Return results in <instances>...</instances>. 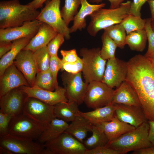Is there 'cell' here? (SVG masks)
<instances>
[{
	"label": "cell",
	"mask_w": 154,
	"mask_h": 154,
	"mask_svg": "<svg viewBox=\"0 0 154 154\" xmlns=\"http://www.w3.org/2000/svg\"><path fill=\"white\" fill-rule=\"evenodd\" d=\"M126 80L138 97L148 121H154V65L147 57L140 54L127 62Z\"/></svg>",
	"instance_id": "obj_1"
},
{
	"label": "cell",
	"mask_w": 154,
	"mask_h": 154,
	"mask_svg": "<svg viewBox=\"0 0 154 154\" xmlns=\"http://www.w3.org/2000/svg\"><path fill=\"white\" fill-rule=\"evenodd\" d=\"M40 12L19 0L0 2V28L20 26L25 22L36 19Z\"/></svg>",
	"instance_id": "obj_2"
},
{
	"label": "cell",
	"mask_w": 154,
	"mask_h": 154,
	"mask_svg": "<svg viewBox=\"0 0 154 154\" xmlns=\"http://www.w3.org/2000/svg\"><path fill=\"white\" fill-rule=\"evenodd\" d=\"M131 3L127 1L117 8H101L92 13L89 15L91 20L87 27L88 34L95 37L100 30L120 23L129 15Z\"/></svg>",
	"instance_id": "obj_3"
},
{
	"label": "cell",
	"mask_w": 154,
	"mask_h": 154,
	"mask_svg": "<svg viewBox=\"0 0 154 154\" xmlns=\"http://www.w3.org/2000/svg\"><path fill=\"white\" fill-rule=\"evenodd\" d=\"M149 130L148 122H144L134 129L109 141L106 145L119 151L121 154L151 146L148 139Z\"/></svg>",
	"instance_id": "obj_4"
},
{
	"label": "cell",
	"mask_w": 154,
	"mask_h": 154,
	"mask_svg": "<svg viewBox=\"0 0 154 154\" xmlns=\"http://www.w3.org/2000/svg\"><path fill=\"white\" fill-rule=\"evenodd\" d=\"M100 50L99 48H83L80 50L83 63L82 74L88 84L94 81H102V80L107 60L101 57Z\"/></svg>",
	"instance_id": "obj_5"
},
{
	"label": "cell",
	"mask_w": 154,
	"mask_h": 154,
	"mask_svg": "<svg viewBox=\"0 0 154 154\" xmlns=\"http://www.w3.org/2000/svg\"><path fill=\"white\" fill-rule=\"evenodd\" d=\"M44 145V154H85L87 150L83 143L65 132Z\"/></svg>",
	"instance_id": "obj_6"
},
{
	"label": "cell",
	"mask_w": 154,
	"mask_h": 154,
	"mask_svg": "<svg viewBox=\"0 0 154 154\" xmlns=\"http://www.w3.org/2000/svg\"><path fill=\"white\" fill-rule=\"evenodd\" d=\"M60 0L47 1L36 19L47 24L68 40L70 38V28L61 16L60 9Z\"/></svg>",
	"instance_id": "obj_7"
},
{
	"label": "cell",
	"mask_w": 154,
	"mask_h": 154,
	"mask_svg": "<svg viewBox=\"0 0 154 154\" xmlns=\"http://www.w3.org/2000/svg\"><path fill=\"white\" fill-rule=\"evenodd\" d=\"M23 113L13 117L9 127V134L34 140L38 139L46 128Z\"/></svg>",
	"instance_id": "obj_8"
},
{
	"label": "cell",
	"mask_w": 154,
	"mask_h": 154,
	"mask_svg": "<svg viewBox=\"0 0 154 154\" xmlns=\"http://www.w3.org/2000/svg\"><path fill=\"white\" fill-rule=\"evenodd\" d=\"M114 91L102 81L92 82L88 85L84 102L93 109L104 107L112 102Z\"/></svg>",
	"instance_id": "obj_9"
},
{
	"label": "cell",
	"mask_w": 154,
	"mask_h": 154,
	"mask_svg": "<svg viewBox=\"0 0 154 154\" xmlns=\"http://www.w3.org/2000/svg\"><path fill=\"white\" fill-rule=\"evenodd\" d=\"M0 146L17 154H44V144L31 139L8 134L0 136Z\"/></svg>",
	"instance_id": "obj_10"
},
{
	"label": "cell",
	"mask_w": 154,
	"mask_h": 154,
	"mask_svg": "<svg viewBox=\"0 0 154 154\" xmlns=\"http://www.w3.org/2000/svg\"><path fill=\"white\" fill-rule=\"evenodd\" d=\"M23 113L46 128L51 120L56 118L54 114V106L28 96L25 101Z\"/></svg>",
	"instance_id": "obj_11"
},
{
	"label": "cell",
	"mask_w": 154,
	"mask_h": 154,
	"mask_svg": "<svg viewBox=\"0 0 154 154\" xmlns=\"http://www.w3.org/2000/svg\"><path fill=\"white\" fill-rule=\"evenodd\" d=\"M82 72L72 74L64 72L61 75L66 96L68 101L74 102L78 105L84 102L88 84L84 82Z\"/></svg>",
	"instance_id": "obj_12"
},
{
	"label": "cell",
	"mask_w": 154,
	"mask_h": 154,
	"mask_svg": "<svg viewBox=\"0 0 154 154\" xmlns=\"http://www.w3.org/2000/svg\"><path fill=\"white\" fill-rule=\"evenodd\" d=\"M127 70V62L116 57L109 59L102 82L111 88H117L125 80Z\"/></svg>",
	"instance_id": "obj_13"
},
{
	"label": "cell",
	"mask_w": 154,
	"mask_h": 154,
	"mask_svg": "<svg viewBox=\"0 0 154 154\" xmlns=\"http://www.w3.org/2000/svg\"><path fill=\"white\" fill-rule=\"evenodd\" d=\"M28 96L19 88L14 89L0 97V112L13 117L23 113L25 101Z\"/></svg>",
	"instance_id": "obj_14"
},
{
	"label": "cell",
	"mask_w": 154,
	"mask_h": 154,
	"mask_svg": "<svg viewBox=\"0 0 154 154\" xmlns=\"http://www.w3.org/2000/svg\"><path fill=\"white\" fill-rule=\"evenodd\" d=\"M42 22L35 19L25 22L21 26L0 29V42H12L23 38L31 39Z\"/></svg>",
	"instance_id": "obj_15"
},
{
	"label": "cell",
	"mask_w": 154,
	"mask_h": 154,
	"mask_svg": "<svg viewBox=\"0 0 154 154\" xmlns=\"http://www.w3.org/2000/svg\"><path fill=\"white\" fill-rule=\"evenodd\" d=\"M19 88L28 96L37 98L50 105L54 106L61 102L68 101L65 89L59 86L54 91L44 90L35 86H24Z\"/></svg>",
	"instance_id": "obj_16"
},
{
	"label": "cell",
	"mask_w": 154,
	"mask_h": 154,
	"mask_svg": "<svg viewBox=\"0 0 154 154\" xmlns=\"http://www.w3.org/2000/svg\"><path fill=\"white\" fill-rule=\"evenodd\" d=\"M0 77V97L14 89L24 86H30L14 63L5 69Z\"/></svg>",
	"instance_id": "obj_17"
},
{
	"label": "cell",
	"mask_w": 154,
	"mask_h": 154,
	"mask_svg": "<svg viewBox=\"0 0 154 154\" xmlns=\"http://www.w3.org/2000/svg\"><path fill=\"white\" fill-rule=\"evenodd\" d=\"M13 63L24 76L30 86H33L38 72L33 52L23 49L17 55Z\"/></svg>",
	"instance_id": "obj_18"
},
{
	"label": "cell",
	"mask_w": 154,
	"mask_h": 154,
	"mask_svg": "<svg viewBox=\"0 0 154 154\" xmlns=\"http://www.w3.org/2000/svg\"><path fill=\"white\" fill-rule=\"evenodd\" d=\"M115 114L121 121L137 128L148 121L141 107L115 104Z\"/></svg>",
	"instance_id": "obj_19"
},
{
	"label": "cell",
	"mask_w": 154,
	"mask_h": 154,
	"mask_svg": "<svg viewBox=\"0 0 154 154\" xmlns=\"http://www.w3.org/2000/svg\"><path fill=\"white\" fill-rule=\"evenodd\" d=\"M112 102L114 104L141 107L137 94L133 88L126 80L116 88Z\"/></svg>",
	"instance_id": "obj_20"
},
{
	"label": "cell",
	"mask_w": 154,
	"mask_h": 154,
	"mask_svg": "<svg viewBox=\"0 0 154 154\" xmlns=\"http://www.w3.org/2000/svg\"><path fill=\"white\" fill-rule=\"evenodd\" d=\"M58 33L50 26L42 23L37 33L23 49L34 52L40 48L46 46Z\"/></svg>",
	"instance_id": "obj_21"
},
{
	"label": "cell",
	"mask_w": 154,
	"mask_h": 154,
	"mask_svg": "<svg viewBox=\"0 0 154 154\" xmlns=\"http://www.w3.org/2000/svg\"><path fill=\"white\" fill-rule=\"evenodd\" d=\"M97 125L104 132L109 141L135 128L134 127L120 121L115 114L110 121L104 122Z\"/></svg>",
	"instance_id": "obj_22"
},
{
	"label": "cell",
	"mask_w": 154,
	"mask_h": 154,
	"mask_svg": "<svg viewBox=\"0 0 154 154\" xmlns=\"http://www.w3.org/2000/svg\"><path fill=\"white\" fill-rule=\"evenodd\" d=\"M115 104L111 102L91 111L84 112L80 111L77 115L86 119L92 125H97L111 120L115 115Z\"/></svg>",
	"instance_id": "obj_23"
},
{
	"label": "cell",
	"mask_w": 154,
	"mask_h": 154,
	"mask_svg": "<svg viewBox=\"0 0 154 154\" xmlns=\"http://www.w3.org/2000/svg\"><path fill=\"white\" fill-rule=\"evenodd\" d=\"M81 7L74 17L73 25L70 28V33L78 30L82 31L86 26V17L100 9L105 7L106 4L102 3L98 4H91L87 0H81Z\"/></svg>",
	"instance_id": "obj_24"
},
{
	"label": "cell",
	"mask_w": 154,
	"mask_h": 154,
	"mask_svg": "<svg viewBox=\"0 0 154 154\" xmlns=\"http://www.w3.org/2000/svg\"><path fill=\"white\" fill-rule=\"evenodd\" d=\"M93 125L84 117L77 115L65 131L83 143L88 133L91 131Z\"/></svg>",
	"instance_id": "obj_25"
},
{
	"label": "cell",
	"mask_w": 154,
	"mask_h": 154,
	"mask_svg": "<svg viewBox=\"0 0 154 154\" xmlns=\"http://www.w3.org/2000/svg\"><path fill=\"white\" fill-rule=\"evenodd\" d=\"M68 125V122L55 118L42 131L38 140L40 143H45L53 139L64 132Z\"/></svg>",
	"instance_id": "obj_26"
},
{
	"label": "cell",
	"mask_w": 154,
	"mask_h": 154,
	"mask_svg": "<svg viewBox=\"0 0 154 154\" xmlns=\"http://www.w3.org/2000/svg\"><path fill=\"white\" fill-rule=\"evenodd\" d=\"M79 105L74 102H62L54 106V114L56 118L67 122H72L80 110Z\"/></svg>",
	"instance_id": "obj_27"
},
{
	"label": "cell",
	"mask_w": 154,
	"mask_h": 154,
	"mask_svg": "<svg viewBox=\"0 0 154 154\" xmlns=\"http://www.w3.org/2000/svg\"><path fill=\"white\" fill-rule=\"evenodd\" d=\"M31 39L25 38L12 41L13 45L11 49L0 58V76L8 66L13 63L17 55L28 44Z\"/></svg>",
	"instance_id": "obj_28"
},
{
	"label": "cell",
	"mask_w": 154,
	"mask_h": 154,
	"mask_svg": "<svg viewBox=\"0 0 154 154\" xmlns=\"http://www.w3.org/2000/svg\"><path fill=\"white\" fill-rule=\"evenodd\" d=\"M147 40V35L145 29L137 30L126 35L125 44L131 50L142 52L145 48Z\"/></svg>",
	"instance_id": "obj_29"
},
{
	"label": "cell",
	"mask_w": 154,
	"mask_h": 154,
	"mask_svg": "<svg viewBox=\"0 0 154 154\" xmlns=\"http://www.w3.org/2000/svg\"><path fill=\"white\" fill-rule=\"evenodd\" d=\"M92 135L84 141L83 144L87 149L106 145L109 141L101 129L98 126L93 125Z\"/></svg>",
	"instance_id": "obj_30"
},
{
	"label": "cell",
	"mask_w": 154,
	"mask_h": 154,
	"mask_svg": "<svg viewBox=\"0 0 154 154\" xmlns=\"http://www.w3.org/2000/svg\"><path fill=\"white\" fill-rule=\"evenodd\" d=\"M44 90L54 91L58 86L55 82L50 70L38 72L36 75L33 86Z\"/></svg>",
	"instance_id": "obj_31"
},
{
	"label": "cell",
	"mask_w": 154,
	"mask_h": 154,
	"mask_svg": "<svg viewBox=\"0 0 154 154\" xmlns=\"http://www.w3.org/2000/svg\"><path fill=\"white\" fill-rule=\"evenodd\" d=\"M104 32L115 42L117 47L123 49L126 45V32L120 23L108 27L104 29Z\"/></svg>",
	"instance_id": "obj_32"
},
{
	"label": "cell",
	"mask_w": 154,
	"mask_h": 154,
	"mask_svg": "<svg viewBox=\"0 0 154 154\" xmlns=\"http://www.w3.org/2000/svg\"><path fill=\"white\" fill-rule=\"evenodd\" d=\"M81 4V0H65L64 4L60 13L62 18L67 26L71 21H73Z\"/></svg>",
	"instance_id": "obj_33"
},
{
	"label": "cell",
	"mask_w": 154,
	"mask_h": 154,
	"mask_svg": "<svg viewBox=\"0 0 154 154\" xmlns=\"http://www.w3.org/2000/svg\"><path fill=\"white\" fill-rule=\"evenodd\" d=\"M101 39L102 46L100 54L102 58L106 60L115 58V52L117 47V44L104 32Z\"/></svg>",
	"instance_id": "obj_34"
},
{
	"label": "cell",
	"mask_w": 154,
	"mask_h": 154,
	"mask_svg": "<svg viewBox=\"0 0 154 154\" xmlns=\"http://www.w3.org/2000/svg\"><path fill=\"white\" fill-rule=\"evenodd\" d=\"M146 22V19L129 15L120 23L124 28L127 35L136 30L144 29Z\"/></svg>",
	"instance_id": "obj_35"
},
{
	"label": "cell",
	"mask_w": 154,
	"mask_h": 154,
	"mask_svg": "<svg viewBox=\"0 0 154 154\" xmlns=\"http://www.w3.org/2000/svg\"><path fill=\"white\" fill-rule=\"evenodd\" d=\"M33 52L38 72L49 70L50 56L47 50L46 46L40 48Z\"/></svg>",
	"instance_id": "obj_36"
},
{
	"label": "cell",
	"mask_w": 154,
	"mask_h": 154,
	"mask_svg": "<svg viewBox=\"0 0 154 154\" xmlns=\"http://www.w3.org/2000/svg\"><path fill=\"white\" fill-rule=\"evenodd\" d=\"M151 18L146 19L145 28L147 33L148 46L147 50L144 56L147 58L154 55V32L151 27Z\"/></svg>",
	"instance_id": "obj_37"
},
{
	"label": "cell",
	"mask_w": 154,
	"mask_h": 154,
	"mask_svg": "<svg viewBox=\"0 0 154 154\" xmlns=\"http://www.w3.org/2000/svg\"><path fill=\"white\" fill-rule=\"evenodd\" d=\"M64 37L62 34L58 33L46 46V49L50 56L57 55L59 48L64 41Z\"/></svg>",
	"instance_id": "obj_38"
},
{
	"label": "cell",
	"mask_w": 154,
	"mask_h": 154,
	"mask_svg": "<svg viewBox=\"0 0 154 154\" xmlns=\"http://www.w3.org/2000/svg\"><path fill=\"white\" fill-rule=\"evenodd\" d=\"M62 65V59L59 58L58 55L51 56L50 58L49 70L53 77L54 80L57 84V76L59 71L61 69Z\"/></svg>",
	"instance_id": "obj_39"
},
{
	"label": "cell",
	"mask_w": 154,
	"mask_h": 154,
	"mask_svg": "<svg viewBox=\"0 0 154 154\" xmlns=\"http://www.w3.org/2000/svg\"><path fill=\"white\" fill-rule=\"evenodd\" d=\"M83 67L82 59L80 58L77 61L73 63H68L62 61V65L61 70L69 73L76 74L82 72Z\"/></svg>",
	"instance_id": "obj_40"
},
{
	"label": "cell",
	"mask_w": 154,
	"mask_h": 154,
	"mask_svg": "<svg viewBox=\"0 0 154 154\" xmlns=\"http://www.w3.org/2000/svg\"><path fill=\"white\" fill-rule=\"evenodd\" d=\"M14 117L11 115L0 112V136L9 134V127L10 122Z\"/></svg>",
	"instance_id": "obj_41"
},
{
	"label": "cell",
	"mask_w": 154,
	"mask_h": 154,
	"mask_svg": "<svg viewBox=\"0 0 154 154\" xmlns=\"http://www.w3.org/2000/svg\"><path fill=\"white\" fill-rule=\"evenodd\" d=\"M85 154H121L120 152L106 145L87 149Z\"/></svg>",
	"instance_id": "obj_42"
},
{
	"label": "cell",
	"mask_w": 154,
	"mask_h": 154,
	"mask_svg": "<svg viewBox=\"0 0 154 154\" xmlns=\"http://www.w3.org/2000/svg\"><path fill=\"white\" fill-rule=\"evenodd\" d=\"M60 53L62 56V59L63 61L65 62H74L80 58L78 56L75 49L69 50H61L60 51Z\"/></svg>",
	"instance_id": "obj_43"
},
{
	"label": "cell",
	"mask_w": 154,
	"mask_h": 154,
	"mask_svg": "<svg viewBox=\"0 0 154 154\" xmlns=\"http://www.w3.org/2000/svg\"><path fill=\"white\" fill-rule=\"evenodd\" d=\"M148 0H133L131 3L129 15L141 17V10L143 5Z\"/></svg>",
	"instance_id": "obj_44"
},
{
	"label": "cell",
	"mask_w": 154,
	"mask_h": 154,
	"mask_svg": "<svg viewBox=\"0 0 154 154\" xmlns=\"http://www.w3.org/2000/svg\"><path fill=\"white\" fill-rule=\"evenodd\" d=\"M13 45V42H0V58L11 49Z\"/></svg>",
	"instance_id": "obj_45"
},
{
	"label": "cell",
	"mask_w": 154,
	"mask_h": 154,
	"mask_svg": "<svg viewBox=\"0 0 154 154\" xmlns=\"http://www.w3.org/2000/svg\"><path fill=\"white\" fill-rule=\"evenodd\" d=\"M104 0H90L91 3H99ZM109 1L110 4V8L115 9L119 7L125 0H106Z\"/></svg>",
	"instance_id": "obj_46"
},
{
	"label": "cell",
	"mask_w": 154,
	"mask_h": 154,
	"mask_svg": "<svg viewBox=\"0 0 154 154\" xmlns=\"http://www.w3.org/2000/svg\"><path fill=\"white\" fill-rule=\"evenodd\" d=\"M132 154H154V146L141 149L133 151Z\"/></svg>",
	"instance_id": "obj_47"
},
{
	"label": "cell",
	"mask_w": 154,
	"mask_h": 154,
	"mask_svg": "<svg viewBox=\"0 0 154 154\" xmlns=\"http://www.w3.org/2000/svg\"><path fill=\"white\" fill-rule=\"evenodd\" d=\"M149 125L148 139L152 145L154 146V121H148Z\"/></svg>",
	"instance_id": "obj_48"
},
{
	"label": "cell",
	"mask_w": 154,
	"mask_h": 154,
	"mask_svg": "<svg viewBox=\"0 0 154 154\" xmlns=\"http://www.w3.org/2000/svg\"><path fill=\"white\" fill-rule=\"evenodd\" d=\"M48 0H33L27 4L32 8L37 9L42 6L43 3Z\"/></svg>",
	"instance_id": "obj_49"
},
{
	"label": "cell",
	"mask_w": 154,
	"mask_h": 154,
	"mask_svg": "<svg viewBox=\"0 0 154 154\" xmlns=\"http://www.w3.org/2000/svg\"><path fill=\"white\" fill-rule=\"evenodd\" d=\"M147 2L149 7L152 20L154 18V0H148Z\"/></svg>",
	"instance_id": "obj_50"
},
{
	"label": "cell",
	"mask_w": 154,
	"mask_h": 154,
	"mask_svg": "<svg viewBox=\"0 0 154 154\" xmlns=\"http://www.w3.org/2000/svg\"><path fill=\"white\" fill-rule=\"evenodd\" d=\"M0 154H13L10 151L7 149L0 146Z\"/></svg>",
	"instance_id": "obj_51"
},
{
	"label": "cell",
	"mask_w": 154,
	"mask_h": 154,
	"mask_svg": "<svg viewBox=\"0 0 154 154\" xmlns=\"http://www.w3.org/2000/svg\"><path fill=\"white\" fill-rule=\"evenodd\" d=\"M151 25L152 29L154 32V18L151 20Z\"/></svg>",
	"instance_id": "obj_52"
},
{
	"label": "cell",
	"mask_w": 154,
	"mask_h": 154,
	"mask_svg": "<svg viewBox=\"0 0 154 154\" xmlns=\"http://www.w3.org/2000/svg\"><path fill=\"white\" fill-rule=\"evenodd\" d=\"M148 58L153 64H154V55Z\"/></svg>",
	"instance_id": "obj_53"
},
{
	"label": "cell",
	"mask_w": 154,
	"mask_h": 154,
	"mask_svg": "<svg viewBox=\"0 0 154 154\" xmlns=\"http://www.w3.org/2000/svg\"><path fill=\"white\" fill-rule=\"evenodd\" d=\"M152 63H153V62H152ZM153 64H154H154H153Z\"/></svg>",
	"instance_id": "obj_54"
}]
</instances>
